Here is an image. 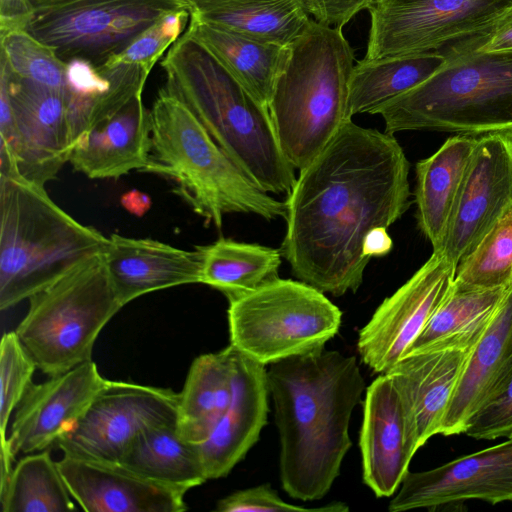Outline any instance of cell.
Here are the masks:
<instances>
[{"label":"cell","instance_id":"obj_1","mask_svg":"<svg viewBox=\"0 0 512 512\" xmlns=\"http://www.w3.org/2000/svg\"><path fill=\"white\" fill-rule=\"evenodd\" d=\"M409 170L394 134L345 121L287 195L280 250L293 275L336 297L355 293L367 234L410 207Z\"/></svg>","mask_w":512,"mask_h":512},{"label":"cell","instance_id":"obj_2","mask_svg":"<svg viewBox=\"0 0 512 512\" xmlns=\"http://www.w3.org/2000/svg\"><path fill=\"white\" fill-rule=\"evenodd\" d=\"M267 382L282 487L294 499L319 500L352 446L350 419L366 388L357 360L323 348L270 364Z\"/></svg>","mask_w":512,"mask_h":512},{"label":"cell","instance_id":"obj_3","mask_svg":"<svg viewBox=\"0 0 512 512\" xmlns=\"http://www.w3.org/2000/svg\"><path fill=\"white\" fill-rule=\"evenodd\" d=\"M160 65L163 87L192 111L245 175L262 191L287 196L297 179L295 168L279 146L268 108L186 31Z\"/></svg>","mask_w":512,"mask_h":512},{"label":"cell","instance_id":"obj_4","mask_svg":"<svg viewBox=\"0 0 512 512\" xmlns=\"http://www.w3.org/2000/svg\"><path fill=\"white\" fill-rule=\"evenodd\" d=\"M151 153L146 172L169 179L206 225L221 229L225 215L286 219L285 201L258 188L225 154L177 97L162 87L151 109Z\"/></svg>","mask_w":512,"mask_h":512},{"label":"cell","instance_id":"obj_5","mask_svg":"<svg viewBox=\"0 0 512 512\" xmlns=\"http://www.w3.org/2000/svg\"><path fill=\"white\" fill-rule=\"evenodd\" d=\"M354 49L342 28L314 19L289 46L268 103L279 146L295 170L306 168L347 117Z\"/></svg>","mask_w":512,"mask_h":512},{"label":"cell","instance_id":"obj_6","mask_svg":"<svg viewBox=\"0 0 512 512\" xmlns=\"http://www.w3.org/2000/svg\"><path fill=\"white\" fill-rule=\"evenodd\" d=\"M109 237L84 225L18 171L0 173V309L42 290L85 258L105 252Z\"/></svg>","mask_w":512,"mask_h":512},{"label":"cell","instance_id":"obj_7","mask_svg":"<svg viewBox=\"0 0 512 512\" xmlns=\"http://www.w3.org/2000/svg\"><path fill=\"white\" fill-rule=\"evenodd\" d=\"M443 54V68L375 111L385 132L512 136V52Z\"/></svg>","mask_w":512,"mask_h":512},{"label":"cell","instance_id":"obj_8","mask_svg":"<svg viewBox=\"0 0 512 512\" xmlns=\"http://www.w3.org/2000/svg\"><path fill=\"white\" fill-rule=\"evenodd\" d=\"M28 300L15 332L49 377L92 360L98 335L123 307L104 252L85 258Z\"/></svg>","mask_w":512,"mask_h":512},{"label":"cell","instance_id":"obj_9","mask_svg":"<svg viewBox=\"0 0 512 512\" xmlns=\"http://www.w3.org/2000/svg\"><path fill=\"white\" fill-rule=\"evenodd\" d=\"M188 10L183 0H27L3 29H20L51 48L62 61L95 67L123 52L166 16Z\"/></svg>","mask_w":512,"mask_h":512},{"label":"cell","instance_id":"obj_10","mask_svg":"<svg viewBox=\"0 0 512 512\" xmlns=\"http://www.w3.org/2000/svg\"><path fill=\"white\" fill-rule=\"evenodd\" d=\"M228 302L230 344L265 366L323 349L342 321L322 291L300 280L278 277Z\"/></svg>","mask_w":512,"mask_h":512},{"label":"cell","instance_id":"obj_11","mask_svg":"<svg viewBox=\"0 0 512 512\" xmlns=\"http://www.w3.org/2000/svg\"><path fill=\"white\" fill-rule=\"evenodd\" d=\"M0 87L12 117L0 123V160L12 161L27 180L45 187L69 162L74 141L66 90L15 75L0 59Z\"/></svg>","mask_w":512,"mask_h":512},{"label":"cell","instance_id":"obj_12","mask_svg":"<svg viewBox=\"0 0 512 512\" xmlns=\"http://www.w3.org/2000/svg\"><path fill=\"white\" fill-rule=\"evenodd\" d=\"M512 0H375L365 59L439 51L491 24Z\"/></svg>","mask_w":512,"mask_h":512},{"label":"cell","instance_id":"obj_13","mask_svg":"<svg viewBox=\"0 0 512 512\" xmlns=\"http://www.w3.org/2000/svg\"><path fill=\"white\" fill-rule=\"evenodd\" d=\"M177 404L171 389L108 380L56 444L64 455L120 463L141 431L176 421Z\"/></svg>","mask_w":512,"mask_h":512},{"label":"cell","instance_id":"obj_14","mask_svg":"<svg viewBox=\"0 0 512 512\" xmlns=\"http://www.w3.org/2000/svg\"><path fill=\"white\" fill-rule=\"evenodd\" d=\"M456 273L441 250L375 310L360 330V358L376 373H386L403 356L450 292Z\"/></svg>","mask_w":512,"mask_h":512},{"label":"cell","instance_id":"obj_15","mask_svg":"<svg viewBox=\"0 0 512 512\" xmlns=\"http://www.w3.org/2000/svg\"><path fill=\"white\" fill-rule=\"evenodd\" d=\"M512 209V136L478 137L463 175L441 251L457 265Z\"/></svg>","mask_w":512,"mask_h":512},{"label":"cell","instance_id":"obj_16","mask_svg":"<svg viewBox=\"0 0 512 512\" xmlns=\"http://www.w3.org/2000/svg\"><path fill=\"white\" fill-rule=\"evenodd\" d=\"M471 499L512 502V437L430 470L408 471L388 510L434 509Z\"/></svg>","mask_w":512,"mask_h":512},{"label":"cell","instance_id":"obj_17","mask_svg":"<svg viewBox=\"0 0 512 512\" xmlns=\"http://www.w3.org/2000/svg\"><path fill=\"white\" fill-rule=\"evenodd\" d=\"M359 446L364 484L377 498L393 496L420 446L404 397L387 373L366 389Z\"/></svg>","mask_w":512,"mask_h":512},{"label":"cell","instance_id":"obj_18","mask_svg":"<svg viewBox=\"0 0 512 512\" xmlns=\"http://www.w3.org/2000/svg\"><path fill=\"white\" fill-rule=\"evenodd\" d=\"M108 383L86 361L40 384H31L17 407L7 445L12 456L46 450L84 413Z\"/></svg>","mask_w":512,"mask_h":512},{"label":"cell","instance_id":"obj_19","mask_svg":"<svg viewBox=\"0 0 512 512\" xmlns=\"http://www.w3.org/2000/svg\"><path fill=\"white\" fill-rule=\"evenodd\" d=\"M63 479L87 512H182L187 491L149 480L120 463L64 455Z\"/></svg>","mask_w":512,"mask_h":512},{"label":"cell","instance_id":"obj_20","mask_svg":"<svg viewBox=\"0 0 512 512\" xmlns=\"http://www.w3.org/2000/svg\"><path fill=\"white\" fill-rule=\"evenodd\" d=\"M233 364L232 401L210 436L197 445L207 480L227 476L267 423L270 393L265 365L235 347Z\"/></svg>","mask_w":512,"mask_h":512},{"label":"cell","instance_id":"obj_21","mask_svg":"<svg viewBox=\"0 0 512 512\" xmlns=\"http://www.w3.org/2000/svg\"><path fill=\"white\" fill-rule=\"evenodd\" d=\"M512 369V284L473 346L441 423L440 434L464 433Z\"/></svg>","mask_w":512,"mask_h":512},{"label":"cell","instance_id":"obj_22","mask_svg":"<svg viewBox=\"0 0 512 512\" xmlns=\"http://www.w3.org/2000/svg\"><path fill=\"white\" fill-rule=\"evenodd\" d=\"M109 277L123 306L150 292L200 283L201 254L151 238L109 236L104 252Z\"/></svg>","mask_w":512,"mask_h":512},{"label":"cell","instance_id":"obj_23","mask_svg":"<svg viewBox=\"0 0 512 512\" xmlns=\"http://www.w3.org/2000/svg\"><path fill=\"white\" fill-rule=\"evenodd\" d=\"M151 110L142 95L76 140L69 163L90 179H118L147 167L151 153Z\"/></svg>","mask_w":512,"mask_h":512},{"label":"cell","instance_id":"obj_24","mask_svg":"<svg viewBox=\"0 0 512 512\" xmlns=\"http://www.w3.org/2000/svg\"><path fill=\"white\" fill-rule=\"evenodd\" d=\"M473 347H442L404 355L386 373L411 414L419 446L440 434L441 423Z\"/></svg>","mask_w":512,"mask_h":512},{"label":"cell","instance_id":"obj_25","mask_svg":"<svg viewBox=\"0 0 512 512\" xmlns=\"http://www.w3.org/2000/svg\"><path fill=\"white\" fill-rule=\"evenodd\" d=\"M190 19L235 34L290 46L309 26L302 0H183Z\"/></svg>","mask_w":512,"mask_h":512},{"label":"cell","instance_id":"obj_26","mask_svg":"<svg viewBox=\"0 0 512 512\" xmlns=\"http://www.w3.org/2000/svg\"><path fill=\"white\" fill-rule=\"evenodd\" d=\"M478 136L456 134L415 167L416 219L422 234L440 250L454 203Z\"/></svg>","mask_w":512,"mask_h":512},{"label":"cell","instance_id":"obj_27","mask_svg":"<svg viewBox=\"0 0 512 512\" xmlns=\"http://www.w3.org/2000/svg\"><path fill=\"white\" fill-rule=\"evenodd\" d=\"M233 354L230 344L192 362L177 404L176 426L186 441L203 443L227 411L233 397Z\"/></svg>","mask_w":512,"mask_h":512},{"label":"cell","instance_id":"obj_28","mask_svg":"<svg viewBox=\"0 0 512 512\" xmlns=\"http://www.w3.org/2000/svg\"><path fill=\"white\" fill-rule=\"evenodd\" d=\"M447 63L440 51L412 53L354 64L347 96V117L375 111L425 82Z\"/></svg>","mask_w":512,"mask_h":512},{"label":"cell","instance_id":"obj_29","mask_svg":"<svg viewBox=\"0 0 512 512\" xmlns=\"http://www.w3.org/2000/svg\"><path fill=\"white\" fill-rule=\"evenodd\" d=\"M186 32L203 44L266 108L289 46L258 41L190 19Z\"/></svg>","mask_w":512,"mask_h":512},{"label":"cell","instance_id":"obj_30","mask_svg":"<svg viewBox=\"0 0 512 512\" xmlns=\"http://www.w3.org/2000/svg\"><path fill=\"white\" fill-rule=\"evenodd\" d=\"M120 464L149 480L185 491L207 481L197 445L182 438L176 421L141 431Z\"/></svg>","mask_w":512,"mask_h":512},{"label":"cell","instance_id":"obj_31","mask_svg":"<svg viewBox=\"0 0 512 512\" xmlns=\"http://www.w3.org/2000/svg\"><path fill=\"white\" fill-rule=\"evenodd\" d=\"M196 248L201 254L200 283L219 290L228 301L279 277L280 249L224 237Z\"/></svg>","mask_w":512,"mask_h":512},{"label":"cell","instance_id":"obj_32","mask_svg":"<svg viewBox=\"0 0 512 512\" xmlns=\"http://www.w3.org/2000/svg\"><path fill=\"white\" fill-rule=\"evenodd\" d=\"M508 288L464 290L453 285L403 356L442 347H473Z\"/></svg>","mask_w":512,"mask_h":512},{"label":"cell","instance_id":"obj_33","mask_svg":"<svg viewBox=\"0 0 512 512\" xmlns=\"http://www.w3.org/2000/svg\"><path fill=\"white\" fill-rule=\"evenodd\" d=\"M57 462L48 450L21 458L0 490L2 512H68L76 510Z\"/></svg>","mask_w":512,"mask_h":512},{"label":"cell","instance_id":"obj_34","mask_svg":"<svg viewBox=\"0 0 512 512\" xmlns=\"http://www.w3.org/2000/svg\"><path fill=\"white\" fill-rule=\"evenodd\" d=\"M512 284V209L457 265L453 285L464 290L508 288Z\"/></svg>","mask_w":512,"mask_h":512},{"label":"cell","instance_id":"obj_35","mask_svg":"<svg viewBox=\"0 0 512 512\" xmlns=\"http://www.w3.org/2000/svg\"><path fill=\"white\" fill-rule=\"evenodd\" d=\"M0 59L15 75L66 90L67 63L48 46L20 29L0 30Z\"/></svg>","mask_w":512,"mask_h":512},{"label":"cell","instance_id":"obj_36","mask_svg":"<svg viewBox=\"0 0 512 512\" xmlns=\"http://www.w3.org/2000/svg\"><path fill=\"white\" fill-rule=\"evenodd\" d=\"M36 368L16 332L4 333L0 344V441L7 439L10 416L31 386Z\"/></svg>","mask_w":512,"mask_h":512},{"label":"cell","instance_id":"obj_37","mask_svg":"<svg viewBox=\"0 0 512 512\" xmlns=\"http://www.w3.org/2000/svg\"><path fill=\"white\" fill-rule=\"evenodd\" d=\"M188 20H190V14L187 9L166 16L105 64L137 65L150 74L163 54L182 35Z\"/></svg>","mask_w":512,"mask_h":512},{"label":"cell","instance_id":"obj_38","mask_svg":"<svg viewBox=\"0 0 512 512\" xmlns=\"http://www.w3.org/2000/svg\"><path fill=\"white\" fill-rule=\"evenodd\" d=\"M219 512H344L349 507L345 503L333 502L319 508H306L283 501L270 484L236 491L216 504Z\"/></svg>","mask_w":512,"mask_h":512},{"label":"cell","instance_id":"obj_39","mask_svg":"<svg viewBox=\"0 0 512 512\" xmlns=\"http://www.w3.org/2000/svg\"><path fill=\"white\" fill-rule=\"evenodd\" d=\"M464 434L477 440L512 437V369L497 393L471 419Z\"/></svg>","mask_w":512,"mask_h":512},{"label":"cell","instance_id":"obj_40","mask_svg":"<svg viewBox=\"0 0 512 512\" xmlns=\"http://www.w3.org/2000/svg\"><path fill=\"white\" fill-rule=\"evenodd\" d=\"M443 53L512 52V6L485 28L455 40Z\"/></svg>","mask_w":512,"mask_h":512},{"label":"cell","instance_id":"obj_41","mask_svg":"<svg viewBox=\"0 0 512 512\" xmlns=\"http://www.w3.org/2000/svg\"><path fill=\"white\" fill-rule=\"evenodd\" d=\"M314 20L334 28H343L375 0H302Z\"/></svg>","mask_w":512,"mask_h":512},{"label":"cell","instance_id":"obj_42","mask_svg":"<svg viewBox=\"0 0 512 512\" xmlns=\"http://www.w3.org/2000/svg\"><path fill=\"white\" fill-rule=\"evenodd\" d=\"M393 247V241L387 228L377 227L366 236L363 244V254L368 259L388 254Z\"/></svg>","mask_w":512,"mask_h":512}]
</instances>
